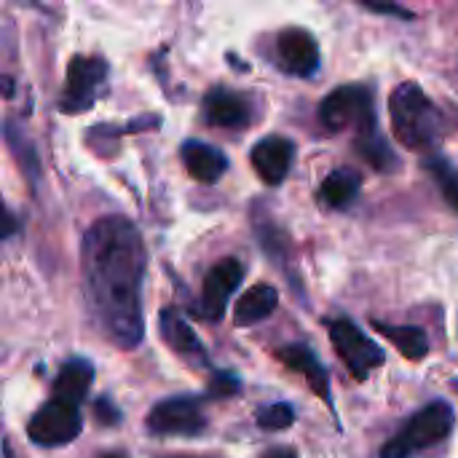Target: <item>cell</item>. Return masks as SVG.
Masks as SVG:
<instances>
[{
    "instance_id": "1",
    "label": "cell",
    "mask_w": 458,
    "mask_h": 458,
    "mask_svg": "<svg viewBox=\"0 0 458 458\" xmlns=\"http://www.w3.org/2000/svg\"><path fill=\"white\" fill-rule=\"evenodd\" d=\"M145 244L134 223L110 215L99 217L83 236V287L102 335L121 349L142 341V279Z\"/></svg>"
},
{
    "instance_id": "2",
    "label": "cell",
    "mask_w": 458,
    "mask_h": 458,
    "mask_svg": "<svg viewBox=\"0 0 458 458\" xmlns=\"http://www.w3.org/2000/svg\"><path fill=\"white\" fill-rule=\"evenodd\" d=\"M389 115L397 140L408 150H429L440 140V110L427 97V91L405 81L389 97Z\"/></svg>"
},
{
    "instance_id": "3",
    "label": "cell",
    "mask_w": 458,
    "mask_h": 458,
    "mask_svg": "<svg viewBox=\"0 0 458 458\" xmlns=\"http://www.w3.org/2000/svg\"><path fill=\"white\" fill-rule=\"evenodd\" d=\"M456 427V413L448 403H429L421 408L397 437H392L384 448L381 458H416L427 448L443 443Z\"/></svg>"
},
{
    "instance_id": "4",
    "label": "cell",
    "mask_w": 458,
    "mask_h": 458,
    "mask_svg": "<svg viewBox=\"0 0 458 458\" xmlns=\"http://www.w3.org/2000/svg\"><path fill=\"white\" fill-rule=\"evenodd\" d=\"M319 121L325 123V129L330 131H346L354 129L357 137L376 131L378 129V118L373 110V94L368 86L360 83H346L338 86L335 91H330L322 105H319Z\"/></svg>"
},
{
    "instance_id": "5",
    "label": "cell",
    "mask_w": 458,
    "mask_h": 458,
    "mask_svg": "<svg viewBox=\"0 0 458 458\" xmlns=\"http://www.w3.org/2000/svg\"><path fill=\"white\" fill-rule=\"evenodd\" d=\"M330 341L338 352V357L344 360V365L349 368V373L357 381H365L373 370H378L386 362L384 349L368 338L354 322L349 319H335L330 322Z\"/></svg>"
},
{
    "instance_id": "6",
    "label": "cell",
    "mask_w": 458,
    "mask_h": 458,
    "mask_svg": "<svg viewBox=\"0 0 458 458\" xmlns=\"http://www.w3.org/2000/svg\"><path fill=\"white\" fill-rule=\"evenodd\" d=\"M81 411L78 405H70L64 400H56L51 397L32 419H30V427H27V435L35 445H43V448H59V445H67L72 443L78 435H81Z\"/></svg>"
},
{
    "instance_id": "7",
    "label": "cell",
    "mask_w": 458,
    "mask_h": 458,
    "mask_svg": "<svg viewBox=\"0 0 458 458\" xmlns=\"http://www.w3.org/2000/svg\"><path fill=\"white\" fill-rule=\"evenodd\" d=\"M207 419L201 411V400L191 394L164 400L148 416V432L161 437H193L201 435Z\"/></svg>"
},
{
    "instance_id": "8",
    "label": "cell",
    "mask_w": 458,
    "mask_h": 458,
    "mask_svg": "<svg viewBox=\"0 0 458 458\" xmlns=\"http://www.w3.org/2000/svg\"><path fill=\"white\" fill-rule=\"evenodd\" d=\"M107 75V64L97 56H75L67 67V86L62 97L64 113L89 110L99 94V86Z\"/></svg>"
},
{
    "instance_id": "9",
    "label": "cell",
    "mask_w": 458,
    "mask_h": 458,
    "mask_svg": "<svg viewBox=\"0 0 458 458\" xmlns=\"http://www.w3.org/2000/svg\"><path fill=\"white\" fill-rule=\"evenodd\" d=\"M242 279H244V266L236 258H225L215 268H209L204 279V290H201V309H199L207 322L223 319L225 306L231 295L236 293V287L242 284Z\"/></svg>"
},
{
    "instance_id": "10",
    "label": "cell",
    "mask_w": 458,
    "mask_h": 458,
    "mask_svg": "<svg viewBox=\"0 0 458 458\" xmlns=\"http://www.w3.org/2000/svg\"><path fill=\"white\" fill-rule=\"evenodd\" d=\"M276 54L282 59V67L293 75L309 78L319 70V43L311 32L301 27H290L279 32Z\"/></svg>"
},
{
    "instance_id": "11",
    "label": "cell",
    "mask_w": 458,
    "mask_h": 458,
    "mask_svg": "<svg viewBox=\"0 0 458 458\" xmlns=\"http://www.w3.org/2000/svg\"><path fill=\"white\" fill-rule=\"evenodd\" d=\"M250 161L258 172V177L266 182V185H279L284 182V177L290 174L293 169V161H295V145L287 140V137H263L252 153H250Z\"/></svg>"
},
{
    "instance_id": "12",
    "label": "cell",
    "mask_w": 458,
    "mask_h": 458,
    "mask_svg": "<svg viewBox=\"0 0 458 458\" xmlns=\"http://www.w3.org/2000/svg\"><path fill=\"white\" fill-rule=\"evenodd\" d=\"M158 327H161V335L166 341V346L185 357L188 362H196V365H207V352L199 341V335L191 330V325L174 311V309H164L161 317H158Z\"/></svg>"
},
{
    "instance_id": "13",
    "label": "cell",
    "mask_w": 458,
    "mask_h": 458,
    "mask_svg": "<svg viewBox=\"0 0 458 458\" xmlns=\"http://www.w3.org/2000/svg\"><path fill=\"white\" fill-rule=\"evenodd\" d=\"M182 164H185V169H188V174L193 180L207 182V185L217 182L225 174V169H228L225 153L220 148L199 142V140L182 145Z\"/></svg>"
},
{
    "instance_id": "14",
    "label": "cell",
    "mask_w": 458,
    "mask_h": 458,
    "mask_svg": "<svg viewBox=\"0 0 458 458\" xmlns=\"http://www.w3.org/2000/svg\"><path fill=\"white\" fill-rule=\"evenodd\" d=\"M204 113L207 121L223 129H242L250 123V105L244 97L231 94L225 89H215L204 99Z\"/></svg>"
},
{
    "instance_id": "15",
    "label": "cell",
    "mask_w": 458,
    "mask_h": 458,
    "mask_svg": "<svg viewBox=\"0 0 458 458\" xmlns=\"http://www.w3.org/2000/svg\"><path fill=\"white\" fill-rule=\"evenodd\" d=\"M276 306H279L276 287H271V284H255V287H250L239 298V303L233 309V319H236L239 327H250V325H258V322L268 319L276 311Z\"/></svg>"
},
{
    "instance_id": "16",
    "label": "cell",
    "mask_w": 458,
    "mask_h": 458,
    "mask_svg": "<svg viewBox=\"0 0 458 458\" xmlns=\"http://www.w3.org/2000/svg\"><path fill=\"white\" fill-rule=\"evenodd\" d=\"M279 360H282L290 370L301 373V376L309 381V386H311L325 403H333L330 389H327V373H325V368L319 365V360H317V354H314L311 349H306V346H301V344H293V346H287V349L279 352Z\"/></svg>"
},
{
    "instance_id": "17",
    "label": "cell",
    "mask_w": 458,
    "mask_h": 458,
    "mask_svg": "<svg viewBox=\"0 0 458 458\" xmlns=\"http://www.w3.org/2000/svg\"><path fill=\"white\" fill-rule=\"evenodd\" d=\"M91 381H94V368L91 362L86 360H72L67 362L59 376H56V384H54V397L56 400H64L70 405H81L91 389Z\"/></svg>"
},
{
    "instance_id": "18",
    "label": "cell",
    "mask_w": 458,
    "mask_h": 458,
    "mask_svg": "<svg viewBox=\"0 0 458 458\" xmlns=\"http://www.w3.org/2000/svg\"><path fill=\"white\" fill-rule=\"evenodd\" d=\"M373 327L389 344H394L397 352L405 360H411V362L427 360V354H429V338H427V333L421 327H416V325H386V322H378V319H373Z\"/></svg>"
},
{
    "instance_id": "19",
    "label": "cell",
    "mask_w": 458,
    "mask_h": 458,
    "mask_svg": "<svg viewBox=\"0 0 458 458\" xmlns=\"http://www.w3.org/2000/svg\"><path fill=\"white\" fill-rule=\"evenodd\" d=\"M360 188H362V177L354 169L341 166L325 177V182L319 188V199L333 209H346L360 196Z\"/></svg>"
},
{
    "instance_id": "20",
    "label": "cell",
    "mask_w": 458,
    "mask_h": 458,
    "mask_svg": "<svg viewBox=\"0 0 458 458\" xmlns=\"http://www.w3.org/2000/svg\"><path fill=\"white\" fill-rule=\"evenodd\" d=\"M357 153H360L376 172H384V174H389V172H394V169L400 166V161H397L392 145L386 142V137H381L378 129H376V131H368V134H362V137H357Z\"/></svg>"
},
{
    "instance_id": "21",
    "label": "cell",
    "mask_w": 458,
    "mask_h": 458,
    "mask_svg": "<svg viewBox=\"0 0 458 458\" xmlns=\"http://www.w3.org/2000/svg\"><path fill=\"white\" fill-rule=\"evenodd\" d=\"M3 134H5L8 148L13 150V158H16L19 166H21V172H24V174L30 177V182L35 185V182H38V174H40V164H38V156H35L30 140L24 137L21 129H16L13 121H5V123H3Z\"/></svg>"
},
{
    "instance_id": "22",
    "label": "cell",
    "mask_w": 458,
    "mask_h": 458,
    "mask_svg": "<svg viewBox=\"0 0 458 458\" xmlns=\"http://www.w3.org/2000/svg\"><path fill=\"white\" fill-rule=\"evenodd\" d=\"M427 169L432 174V180L440 185V193L445 196V201L458 212V169L443 156H432L427 158Z\"/></svg>"
},
{
    "instance_id": "23",
    "label": "cell",
    "mask_w": 458,
    "mask_h": 458,
    "mask_svg": "<svg viewBox=\"0 0 458 458\" xmlns=\"http://www.w3.org/2000/svg\"><path fill=\"white\" fill-rule=\"evenodd\" d=\"M255 421L266 432H282V429H290L295 424V408L287 405V403H276V405H268V408L258 411Z\"/></svg>"
},
{
    "instance_id": "24",
    "label": "cell",
    "mask_w": 458,
    "mask_h": 458,
    "mask_svg": "<svg viewBox=\"0 0 458 458\" xmlns=\"http://www.w3.org/2000/svg\"><path fill=\"white\" fill-rule=\"evenodd\" d=\"M239 378L236 376H231V373H217L215 378H212V389H209V394L212 397H233V394H239Z\"/></svg>"
},
{
    "instance_id": "25",
    "label": "cell",
    "mask_w": 458,
    "mask_h": 458,
    "mask_svg": "<svg viewBox=\"0 0 458 458\" xmlns=\"http://www.w3.org/2000/svg\"><path fill=\"white\" fill-rule=\"evenodd\" d=\"M94 416H97V421H99V424H118V421H121L118 411L113 408V403H110L107 397L97 400V405H94Z\"/></svg>"
},
{
    "instance_id": "26",
    "label": "cell",
    "mask_w": 458,
    "mask_h": 458,
    "mask_svg": "<svg viewBox=\"0 0 458 458\" xmlns=\"http://www.w3.org/2000/svg\"><path fill=\"white\" fill-rule=\"evenodd\" d=\"M362 8L368 11H376V13H392V16H405V19H413V11L403 8V5H386V3H362Z\"/></svg>"
},
{
    "instance_id": "27",
    "label": "cell",
    "mask_w": 458,
    "mask_h": 458,
    "mask_svg": "<svg viewBox=\"0 0 458 458\" xmlns=\"http://www.w3.org/2000/svg\"><path fill=\"white\" fill-rule=\"evenodd\" d=\"M16 231V220L8 215V209L0 204V236H11Z\"/></svg>"
},
{
    "instance_id": "28",
    "label": "cell",
    "mask_w": 458,
    "mask_h": 458,
    "mask_svg": "<svg viewBox=\"0 0 458 458\" xmlns=\"http://www.w3.org/2000/svg\"><path fill=\"white\" fill-rule=\"evenodd\" d=\"M0 94H3L5 99H11V97H13V78L0 75Z\"/></svg>"
},
{
    "instance_id": "29",
    "label": "cell",
    "mask_w": 458,
    "mask_h": 458,
    "mask_svg": "<svg viewBox=\"0 0 458 458\" xmlns=\"http://www.w3.org/2000/svg\"><path fill=\"white\" fill-rule=\"evenodd\" d=\"M266 458H298V454L293 448H274L266 454Z\"/></svg>"
},
{
    "instance_id": "30",
    "label": "cell",
    "mask_w": 458,
    "mask_h": 458,
    "mask_svg": "<svg viewBox=\"0 0 458 458\" xmlns=\"http://www.w3.org/2000/svg\"><path fill=\"white\" fill-rule=\"evenodd\" d=\"M99 458H123L121 454H105V456H99Z\"/></svg>"
},
{
    "instance_id": "31",
    "label": "cell",
    "mask_w": 458,
    "mask_h": 458,
    "mask_svg": "<svg viewBox=\"0 0 458 458\" xmlns=\"http://www.w3.org/2000/svg\"><path fill=\"white\" fill-rule=\"evenodd\" d=\"M5 458H13V454H11V451H5Z\"/></svg>"
},
{
    "instance_id": "32",
    "label": "cell",
    "mask_w": 458,
    "mask_h": 458,
    "mask_svg": "<svg viewBox=\"0 0 458 458\" xmlns=\"http://www.w3.org/2000/svg\"><path fill=\"white\" fill-rule=\"evenodd\" d=\"M177 458H182V456H177Z\"/></svg>"
}]
</instances>
